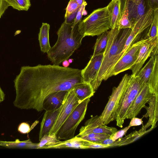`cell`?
<instances>
[{
	"instance_id": "cell-1",
	"label": "cell",
	"mask_w": 158,
	"mask_h": 158,
	"mask_svg": "<svg viewBox=\"0 0 158 158\" xmlns=\"http://www.w3.org/2000/svg\"><path fill=\"white\" fill-rule=\"evenodd\" d=\"M83 82L81 70L77 69L53 64L23 66L14 81V105L21 109L41 111L44 101L48 95L69 90Z\"/></svg>"
},
{
	"instance_id": "cell-2",
	"label": "cell",
	"mask_w": 158,
	"mask_h": 158,
	"mask_svg": "<svg viewBox=\"0 0 158 158\" xmlns=\"http://www.w3.org/2000/svg\"><path fill=\"white\" fill-rule=\"evenodd\" d=\"M73 23L64 20L57 32V41L47 53L53 64L60 65L68 60L81 45L84 37L78 30L79 23L74 27Z\"/></svg>"
},
{
	"instance_id": "cell-3",
	"label": "cell",
	"mask_w": 158,
	"mask_h": 158,
	"mask_svg": "<svg viewBox=\"0 0 158 158\" xmlns=\"http://www.w3.org/2000/svg\"><path fill=\"white\" fill-rule=\"evenodd\" d=\"M131 29H114L108 31V42L101 66L96 80L91 83L94 91L98 89L103 80L110 77L111 70L118 60Z\"/></svg>"
},
{
	"instance_id": "cell-4",
	"label": "cell",
	"mask_w": 158,
	"mask_h": 158,
	"mask_svg": "<svg viewBox=\"0 0 158 158\" xmlns=\"http://www.w3.org/2000/svg\"><path fill=\"white\" fill-rule=\"evenodd\" d=\"M110 29L106 6L94 10L78 24V30L84 37L98 36Z\"/></svg>"
},
{
	"instance_id": "cell-5",
	"label": "cell",
	"mask_w": 158,
	"mask_h": 158,
	"mask_svg": "<svg viewBox=\"0 0 158 158\" xmlns=\"http://www.w3.org/2000/svg\"><path fill=\"white\" fill-rule=\"evenodd\" d=\"M145 85L138 76L130 75L127 86L115 112V118L117 126L123 127L128 110Z\"/></svg>"
},
{
	"instance_id": "cell-6",
	"label": "cell",
	"mask_w": 158,
	"mask_h": 158,
	"mask_svg": "<svg viewBox=\"0 0 158 158\" xmlns=\"http://www.w3.org/2000/svg\"><path fill=\"white\" fill-rule=\"evenodd\" d=\"M90 100V98L84 100L72 111L58 131V139L67 140L75 136L76 129L85 118Z\"/></svg>"
},
{
	"instance_id": "cell-7",
	"label": "cell",
	"mask_w": 158,
	"mask_h": 158,
	"mask_svg": "<svg viewBox=\"0 0 158 158\" xmlns=\"http://www.w3.org/2000/svg\"><path fill=\"white\" fill-rule=\"evenodd\" d=\"M130 75L125 74L118 85L114 87L108 102L101 114L100 115L102 123L107 125L115 120V112L121 97L128 83Z\"/></svg>"
},
{
	"instance_id": "cell-8",
	"label": "cell",
	"mask_w": 158,
	"mask_h": 158,
	"mask_svg": "<svg viewBox=\"0 0 158 158\" xmlns=\"http://www.w3.org/2000/svg\"><path fill=\"white\" fill-rule=\"evenodd\" d=\"M81 102L77 97L72 88L68 90L62 105L60 107L57 117L48 134H55L56 135L64 122Z\"/></svg>"
},
{
	"instance_id": "cell-9",
	"label": "cell",
	"mask_w": 158,
	"mask_h": 158,
	"mask_svg": "<svg viewBox=\"0 0 158 158\" xmlns=\"http://www.w3.org/2000/svg\"><path fill=\"white\" fill-rule=\"evenodd\" d=\"M147 40L142 39L134 43L115 64L109 77L130 69L136 60L142 44Z\"/></svg>"
},
{
	"instance_id": "cell-10",
	"label": "cell",
	"mask_w": 158,
	"mask_h": 158,
	"mask_svg": "<svg viewBox=\"0 0 158 158\" xmlns=\"http://www.w3.org/2000/svg\"><path fill=\"white\" fill-rule=\"evenodd\" d=\"M154 15V10L151 9L140 18L135 23L126 40L123 49L119 56L118 60L134 43L138 36L146 28L150 26L153 20Z\"/></svg>"
},
{
	"instance_id": "cell-11",
	"label": "cell",
	"mask_w": 158,
	"mask_h": 158,
	"mask_svg": "<svg viewBox=\"0 0 158 158\" xmlns=\"http://www.w3.org/2000/svg\"><path fill=\"white\" fill-rule=\"evenodd\" d=\"M158 40L147 38L146 40L141 45L137 58L130 69L132 75L136 76L142 68L143 64L150 56H155L158 54Z\"/></svg>"
},
{
	"instance_id": "cell-12",
	"label": "cell",
	"mask_w": 158,
	"mask_h": 158,
	"mask_svg": "<svg viewBox=\"0 0 158 158\" xmlns=\"http://www.w3.org/2000/svg\"><path fill=\"white\" fill-rule=\"evenodd\" d=\"M117 131L114 127H109L101 121L100 116L96 115L87 120L84 125L81 127L79 134L76 135L81 137L90 133L106 134L111 135Z\"/></svg>"
},
{
	"instance_id": "cell-13",
	"label": "cell",
	"mask_w": 158,
	"mask_h": 158,
	"mask_svg": "<svg viewBox=\"0 0 158 158\" xmlns=\"http://www.w3.org/2000/svg\"><path fill=\"white\" fill-rule=\"evenodd\" d=\"M128 17L133 27L135 23L150 9L148 0H126Z\"/></svg>"
},
{
	"instance_id": "cell-14",
	"label": "cell",
	"mask_w": 158,
	"mask_h": 158,
	"mask_svg": "<svg viewBox=\"0 0 158 158\" xmlns=\"http://www.w3.org/2000/svg\"><path fill=\"white\" fill-rule=\"evenodd\" d=\"M152 94L150 91L148 84H145L128 110L126 119L136 117L142 109L146 106L145 104L148 102Z\"/></svg>"
},
{
	"instance_id": "cell-15",
	"label": "cell",
	"mask_w": 158,
	"mask_h": 158,
	"mask_svg": "<svg viewBox=\"0 0 158 158\" xmlns=\"http://www.w3.org/2000/svg\"><path fill=\"white\" fill-rule=\"evenodd\" d=\"M104 52L92 55L86 66L81 70L84 82L91 84L96 80L102 62Z\"/></svg>"
},
{
	"instance_id": "cell-16",
	"label": "cell",
	"mask_w": 158,
	"mask_h": 158,
	"mask_svg": "<svg viewBox=\"0 0 158 158\" xmlns=\"http://www.w3.org/2000/svg\"><path fill=\"white\" fill-rule=\"evenodd\" d=\"M148 103L149 106L144 107L147 113L143 116V118L149 117V119L146 124L143 125L141 129L138 131L139 133L146 132L147 129L151 126V128L153 129L156 127L158 120V96L152 94Z\"/></svg>"
},
{
	"instance_id": "cell-17",
	"label": "cell",
	"mask_w": 158,
	"mask_h": 158,
	"mask_svg": "<svg viewBox=\"0 0 158 158\" xmlns=\"http://www.w3.org/2000/svg\"><path fill=\"white\" fill-rule=\"evenodd\" d=\"M68 91H56L48 95L44 101L43 110L45 111L52 110L60 108Z\"/></svg>"
},
{
	"instance_id": "cell-18",
	"label": "cell",
	"mask_w": 158,
	"mask_h": 158,
	"mask_svg": "<svg viewBox=\"0 0 158 158\" xmlns=\"http://www.w3.org/2000/svg\"><path fill=\"white\" fill-rule=\"evenodd\" d=\"M60 107L53 110L45 111L40 123L39 140L48 134L57 117Z\"/></svg>"
},
{
	"instance_id": "cell-19",
	"label": "cell",
	"mask_w": 158,
	"mask_h": 158,
	"mask_svg": "<svg viewBox=\"0 0 158 158\" xmlns=\"http://www.w3.org/2000/svg\"><path fill=\"white\" fill-rule=\"evenodd\" d=\"M106 7L110 23V29H117L122 15L120 0H112Z\"/></svg>"
},
{
	"instance_id": "cell-20",
	"label": "cell",
	"mask_w": 158,
	"mask_h": 158,
	"mask_svg": "<svg viewBox=\"0 0 158 158\" xmlns=\"http://www.w3.org/2000/svg\"><path fill=\"white\" fill-rule=\"evenodd\" d=\"M73 89L78 99L82 102L93 96L95 91L91 84L83 82L75 85Z\"/></svg>"
},
{
	"instance_id": "cell-21",
	"label": "cell",
	"mask_w": 158,
	"mask_h": 158,
	"mask_svg": "<svg viewBox=\"0 0 158 158\" xmlns=\"http://www.w3.org/2000/svg\"><path fill=\"white\" fill-rule=\"evenodd\" d=\"M50 26L47 23H43L38 34V40L41 52L47 53L51 48L49 41Z\"/></svg>"
},
{
	"instance_id": "cell-22",
	"label": "cell",
	"mask_w": 158,
	"mask_h": 158,
	"mask_svg": "<svg viewBox=\"0 0 158 158\" xmlns=\"http://www.w3.org/2000/svg\"><path fill=\"white\" fill-rule=\"evenodd\" d=\"M85 140L77 136L73 138L61 141L59 143L52 146L51 148H72L85 149Z\"/></svg>"
},
{
	"instance_id": "cell-23",
	"label": "cell",
	"mask_w": 158,
	"mask_h": 158,
	"mask_svg": "<svg viewBox=\"0 0 158 158\" xmlns=\"http://www.w3.org/2000/svg\"><path fill=\"white\" fill-rule=\"evenodd\" d=\"M0 146L8 148L37 149V143H33L30 139L22 141L17 139L15 141H0Z\"/></svg>"
},
{
	"instance_id": "cell-24",
	"label": "cell",
	"mask_w": 158,
	"mask_h": 158,
	"mask_svg": "<svg viewBox=\"0 0 158 158\" xmlns=\"http://www.w3.org/2000/svg\"><path fill=\"white\" fill-rule=\"evenodd\" d=\"M150 92L158 96V56L155 57L152 71L148 83Z\"/></svg>"
},
{
	"instance_id": "cell-25",
	"label": "cell",
	"mask_w": 158,
	"mask_h": 158,
	"mask_svg": "<svg viewBox=\"0 0 158 158\" xmlns=\"http://www.w3.org/2000/svg\"><path fill=\"white\" fill-rule=\"evenodd\" d=\"M152 130V129L151 128L146 132L141 133H139L137 131H135L124 137L121 138L118 140L115 141L113 143L109 145L110 148L125 145L131 143Z\"/></svg>"
},
{
	"instance_id": "cell-26",
	"label": "cell",
	"mask_w": 158,
	"mask_h": 158,
	"mask_svg": "<svg viewBox=\"0 0 158 158\" xmlns=\"http://www.w3.org/2000/svg\"><path fill=\"white\" fill-rule=\"evenodd\" d=\"M155 56H151L146 65L140 69L136 75L140 78L144 85L148 84L152 71Z\"/></svg>"
},
{
	"instance_id": "cell-27",
	"label": "cell",
	"mask_w": 158,
	"mask_h": 158,
	"mask_svg": "<svg viewBox=\"0 0 158 158\" xmlns=\"http://www.w3.org/2000/svg\"><path fill=\"white\" fill-rule=\"evenodd\" d=\"M39 141L40 142L37 143V149L51 148L61 141L57 139L56 135L55 134L45 135Z\"/></svg>"
},
{
	"instance_id": "cell-28",
	"label": "cell",
	"mask_w": 158,
	"mask_h": 158,
	"mask_svg": "<svg viewBox=\"0 0 158 158\" xmlns=\"http://www.w3.org/2000/svg\"><path fill=\"white\" fill-rule=\"evenodd\" d=\"M108 31H106L98 36L94 45L93 56L104 52L108 42Z\"/></svg>"
},
{
	"instance_id": "cell-29",
	"label": "cell",
	"mask_w": 158,
	"mask_h": 158,
	"mask_svg": "<svg viewBox=\"0 0 158 158\" xmlns=\"http://www.w3.org/2000/svg\"><path fill=\"white\" fill-rule=\"evenodd\" d=\"M151 27L147 35L146 38L150 40L158 39V8L154 10V15Z\"/></svg>"
},
{
	"instance_id": "cell-30",
	"label": "cell",
	"mask_w": 158,
	"mask_h": 158,
	"mask_svg": "<svg viewBox=\"0 0 158 158\" xmlns=\"http://www.w3.org/2000/svg\"><path fill=\"white\" fill-rule=\"evenodd\" d=\"M31 0H6L9 6L19 11H27L31 6Z\"/></svg>"
},
{
	"instance_id": "cell-31",
	"label": "cell",
	"mask_w": 158,
	"mask_h": 158,
	"mask_svg": "<svg viewBox=\"0 0 158 158\" xmlns=\"http://www.w3.org/2000/svg\"><path fill=\"white\" fill-rule=\"evenodd\" d=\"M133 26L128 17L127 9L126 5L122 13L121 18L119 21L117 29H124L127 28L132 29Z\"/></svg>"
},
{
	"instance_id": "cell-32",
	"label": "cell",
	"mask_w": 158,
	"mask_h": 158,
	"mask_svg": "<svg viewBox=\"0 0 158 158\" xmlns=\"http://www.w3.org/2000/svg\"><path fill=\"white\" fill-rule=\"evenodd\" d=\"M110 136L108 134L90 133L80 137L85 140L97 143Z\"/></svg>"
},
{
	"instance_id": "cell-33",
	"label": "cell",
	"mask_w": 158,
	"mask_h": 158,
	"mask_svg": "<svg viewBox=\"0 0 158 158\" xmlns=\"http://www.w3.org/2000/svg\"><path fill=\"white\" fill-rule=\"evenodd\" d=\"M80 6L74 0H70L66 9L64 19L69 17L78 10Z\"/></svg>"
},
{
	"instance_id": "cell-34",
	"label": "cell",
	"mask_w": 158,
	"mask_h": 158,
	"mask_svg": "<svg viewBox=\"0 0 158 158\" xmlns=\"http://www.w3.org/2000/svg\"><path fill=\"white\" fill-rule=\"evenodd\" d=\"M87 5V2L85 1L79 8L73 22V27L78 23L81 20L82 15H84V13L85 15V8Z\"/></svg>"
},
{
	"instance_id": "cell-35",
	"label": "cell",
	"mask_w": 158,
	"mask_h": 158,
	"mask_svg": "<svg viewBox=\"0 0 158 158\" xmlns=\"http://www.w3.org/2000/svg\"><path fill=\"white\" fill-rule=\"evenodd\" d=\"M85 149L89 148L99 149L109 148V145H103L85 140L84 143Z\"/></svg>"
},
{
	"instance_id": "cell-36",
	"label": "cell",
	"mask_w": 158,
	"mask_h": 158,
	"mask_svg": "<svg viewBox=\"0 0 158 158\" xmlns=\"http://www.w3.org/2000/svg\"><path fill=\"white\" fill-rule=\"evenodd\" d=\"M130 127L128 125V126L121 129L119 131H117L112 135H110V138L113 140L116 141L117 139L122 138L125 135L127 131L130 128Z\"/></svg>"
},
{
	"instance_id": "cell-37",
	"label": "cell",
	"mask_w": 158,
	"mask_h": 158,
	"mask_svg": "<svg viewBox=\"0 0 158 158\" xmlns=\"http://www.w3.org/2000/svg\"><path fill=\"white\" fill-rule=\"evenodd\" d=\"M18 131L22 134H27L31 130L29 124L27 123L23 122L19 124L18 127Z\"/></svg>"
},
{
	"instance_id": "cell-38",
	"label": "cell",
	"mask_w": 158,
	"mask_h": 158,
	"mask_svg": "<svg viewBox=\"0 0 158 158\" xmlns=\"http://www.w3.org/2000/svg\"><path fill=\"white\" fill-rule=\"evenodd\" d=\"M9 6L6 0H0V19Z\"/></svg>"
},
{
	"instance_id": "cell-39",
	"label": "cell",
	"mask_w": 158,
	"mask_h": 158,
	"mask_svg": "<svg viewBox=\"0 0 158 158\" xmlns=\"http://www.w3.org/2000/svg\"><path fill=\"white\" fill-rule=\"evenodd\" d=\"M143 121L142 118L134 117L131 118L129 126L130 127L136 126L143 124Z\"/></svg>"
},
{
	"instance_id": "cell-40",
	"label": "cell",
	"mask_w": 158,
	"mask_h": 158,
	"mask_svg": "<svg viewBox=\"0 0 158 158\" xmlns=\"http://www.w3.org/2000/svg\"><path fill=\"white\" fill-rule=\"evenodd\" d=\"M150 9L154 10L158 8V0H148Z\"/></svg>"
},
{
	"instance_id": "cell-41",
	"label": "cell",
	"mask_w": 158,
	"mask_h": 158,
	"mask_svg": "<svg viewBox=\"0 0 158 158\" xmlns=\"http://www.w3.org/2000/svg\"><path fill=\"white\" fill-rule=\"evenodd\" d=\"M115 141L112 140L110 137L108 138L105 139L101 141L98 142V143L103 144L110 145V144L112 143Z\"/></svg>"
},
{
	"instance_id": "cell-42",
	"label": "cell",
	"mask_w": 158,
	"mask_h": 158,
	"mask_svg": "<svg viewBox=\"0 0 158 158\" xmlns=\"http://www.w3.org/2000/svg\"><path fill=\"white\" fill-rule=\"evenodd\" d=\"M5 97V94L0 87V103L4 101Z\"/></svg>"
},
{
	"instance_id": "cell-43",
	"label": "cell",
	"mask_w": 158,
	"mask_h": 158,
	"mask_svg": "<svg viewBox=\"0 0 158 158\" xmlns=\"http://www.w3.org/2000/svg\"><path fill=\"white\" fill-rule=\"evenodd\" d=\"M121 2V11L122 14L123 12L124 7L125 5L126 0H120Z\"/></svg>"
},
{
	"instance_id": "cell-44",
	"label": "cell",
	"mask_w": 158,
	"mask_h": 158,
	"mask_svg": "<svg viewBox=\"0 0 158 158\" xmlns=\"http://www.w3.org/2000/svg\"><path fill=\"white\" fill-rule=\"evenodd\" d=\"M62 63L63 66L64 67H68L70 64L68 60L64 61Z\"/></svg>"
},
{
	"instance_id": "cell-45",
	"label": "cell",
	"mask_w": 158,
	"mask_h": 158,
	"mask_svg": "<svg viewBox=\"0 0 158 158\" xmlns=\"http://www.w3.org/2000/svg\"><path fill=\"white\" fill-rule=\"evenodd\" d=\"M78 4V5L81 6L82 4L83 3V2L85 1V0H74Z\"/></svg>"
},
{
	"instance_id": "cell-46",
	"label": "cell",
	"mask_w": 158,
	"mask_h": 158,
	"mask_svg": "<svg viewBox=\"0 0 158 158\" xmlns=\"http://www.w3.org/2000/svg\"><path fill=\"white\" fill-rule=\"evenodd\" d=\"M69 63L70 64L72 63L73 61V60L72 59H70L68 60Z\"/></svg>"
}]
</instances>
